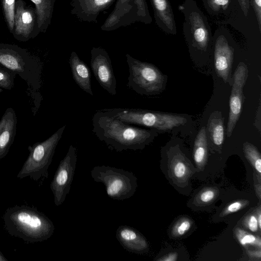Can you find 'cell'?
Wrapping results in <instances>:
<instances>
[{"mask_svg":"<svg viewBox=\"0 0 261 261\" xmlns=\"http://www.w3.org/2000/svg\"><path fill=\"white\" fill-rule=\"evenodd\" d=\"M248 75V70L244 63H240L233 74V82L229 98V118L226 128L230 137L240 117L243 101V87Z\"/></svg>","mask_w":261,"mask_h":261,"instance_id":"obj_11","label":"cell"},{"mask_svg":"<svg viewBox=\"0 0 261 261\" xmlns=\"http://www.w3.org/2000/svg\"><path fill=\"white\" fill-rule=\"evenodd\" d=\"M177 254L176 252H172L157 259L158 260L162 261H175L177 260Z\"/></svg>","mask_w":261,"mask_h":261,"instance_id":"obj_35","label":"cell"},{"mask_svg":"<svg viewBox=\"0 0 261 261\" xmlns=\"http://www.w3.org/2000/svg\"><path fill=\"white\" fill-rule=\"evenodd\" d=\"M156 24L167 33L175 34V23L172 8L168 0H150Z\"/></svg>","mask_w":261,"mask_h":261,"instance_id":"obj_17","label":"cell"},{"mask_svg":"<svg viewBox=\"0 0 261 261\" xmlns=\"http://www.w3.org/2000/svg\"><path fill=\"white\" fill-rule=\"evenodd\" d=\"M193 40L200 48L206 49L209 42L207 27L200 14L192 12L188 17Z\"/></svg>","mask_w":261,"mask_h":261,"instance_id":"obj_20","label":"cell"},{"mask_svg":"<svg viewBox=\"0 0 261 261\" xmlns=\"http://www.w3.org/2000/svg\"><path fill=\"white\" fill-rule=\"evenodd\" d=\"M256 217H257V219L259 228V229H260V227H261V214H260V207H259L258 211L257 212Z\"/></svg>","mask_w":261,"mask_h":261,"instance_id":"obj_37","label":"cell"},{"mask_svg":"<svg viewBox=\"0 0 261 261\" xmlns=\"http://www.w3.org/2000/svg\"><path fill=\"white\" fill-rule=\"evenodd\" d=\"M233 60V49L229 45L225 37H219L215 47V68L218 76L225 83L229 82Z\"/></svg>","mask_w":261,"mask_h":261,"instance_id":"obj_14","label":"cell"},{"mask_svg":"<svg viewBox=\"0 0 261 261\" xmlns=\"http://www.w3.org/2000/svg\"><path fill=\"white\" fill-rule=\"evenodd\" d=\"M35 6L36 28L35 37L45 33L51 23L56 0H30Z\"/></svg>","mask_w":261,"mask_h":261,"instance_id":"obj_19","label":"cell"},{"mask_svg":"<svg viewBox=\"0 0 261 261\" xmlns=\"http://www.w3.org/2000/svg\"><path fill=\"white\" fill-rule=\"evenodd\" d=\"M0 65L18 74L32 92L41 88L42 63L27 49L15 44L0 43Z\"/></svg>","mask_w":261,"mask_h":261,"instance_id":"obj_3","label":"cell"},{"mask_svg":"<svg viewBox=\"0 0 261 261\" xmlns=\"http://www.w3.org/2000/svg\"><path fill=\"white\" fill-rule=\"evenodd\" d=\"M106 110L122 121L154 129L158 133L170 132L185 125L187 122L185 117L171 113L133 108Z\"/></svg>","mask_w":261,"mask_h":261,"instance_id":"obj_5","label":"cell"},{"mask_svg":"<svg viewBox=\"0 0 261 261\" xmlns=\"http://www.w3.org/2000/svg\"><path fill=\"white\" fill-rule=\"evenodd\" d=\"M224 118L221 113L215 112L210 116L207 123L210 138L214 144L221 146L224 139Z\"/></svg>","mask_w":261,"mask_h":261,"instance_id":"obj_21","label":"cell"},{"mask_svg":"<svg viewBox=\"0 0 261 261\" xmlns=\"http://www.w3.org/2000/svg\"><path fill=\"white\" fill-rule=\"evenodd\" d=\"M69 63L74 81L81 89L91 96L93 93L91 83V72L89 67L75 51L70 56Z\"/></svg>","mask_w":261,"mask_h":261,"instance_id":"obj_18","label":"cell"},{"mask_svg":"<svg viewBox=\"0 0 261 261\" xmlns=\"http://www.w3.org/2000/svg\"><path fill=\"white\" fill-rule=\"evenodd\" d=\"M90 65L95 77L102 88L111 95H116V80L107 51L100 47H92Z\"/></svg>","mask_w":261,"mask_h":261,"instance_id":"obj_10","label":"cell"},{"mask_svg":"<svg viewBox=\"0 0 261 261\" xmlns=\"http://www.w3.org/2000/svg\"><path fill=\"white\" fill-rule=\"evenodd\" d=\"M2 219L6 232L26 243L46 241L53 236L55 229L51 220L33 206L23 204L9 207Z\"/></svg>","mask_w":261,"mask_h":261,"instance_id":"obj_2","label":"cell"},{"mask_svg":"<svg viewBox=\"0 0 261 261\" xmlns=\"http://www.w3.org/2000/svg\"><path fill=\"white\" fill-rule=\"evenodd\" d=\"M16 0H2V10L7 27L12 33L14 29Z\"/></svg>","mask_w":261,"mask_h":261,"instance_id":"obj_25","label":"cell"},{"mask_svg":"<svg viewBox=\"0 0 261 261\" xmlns=\"http://www.w3.org/2000/svg\"><path fill=\"white\" fill-rule=\"evenodd\" d=\"M92 125V131L98 139L118 152L142 150L158 134L154 129L137 127L122 121L106 110L95 113Z\"/></svg>","mask_w":261,"mask_h":261,"instance_id":"obj_1","label":"cell"},{"mask_svg":"<svg viewBox=\"0 0 261 261\" xmlns=\"http://www.w3.org/2000/svg\"><path fill=\"white\" fill-rule=\"evenodd\" d=\"M248 204V201L247 200H238L234 201L228 204L223 211L222 213V216H226L237 212L246 206Z\"/></svg>","mask_w":261,"mask_h":261,"instance_id":"obj_29","label":"cell"},{"mask_svg":"<svg viewBox=\"0 0 261 261\" xmlns=\"http://www.w3.org/2000/svg\"><path fill=\"white\" fill-rule=\"evenodd\" d=\"M192 226V221L187 218H182L177 221L172 228V234L180 237L189 230Z\"/></svg>","mask_w":261,"mask_h":261,"instance_id":"obj_28","label":"cell"},{"mask_svg":"<svg viewBox=\"0 0 261 261\" xmlns=\"http://www.w3.org/2000/svg\"><path fill=\"white\" fill-rule=\"evenodd\" d=\"M93 180L102 183L108 196L114 200H124L136 191L137 178L128 171L109 166H96L91 171Z\"/></svg>","mask_w":261,"mask_h":261,"instance_id":"obj_7","label":"cell"},{"mask_svg":"<svg viewBox=\"0 0 261 261\" xmlns=\"http://www.w3.org/2000/svg\"><path fill=\"white\" fill-rule=\"evenodd\" d=\"M0 261H8V259L2 254L0 251Z\"/></svg>","mask_w":261,"mask_h":261,"instance_id":"obj_38","label":"cell"},{"mask_svg":"<svg viewBox=\"0 0 261 261\" xmlns=\"http://www.w3.org/2000/svg\"><path fill=\"white\" fill-rule=\"evenodd\" d=\"M247 253L250 257L260 259L261 252L260 249L258 250H247Z\"/></svg>","mask_w":261,"mask_h":261,"instance_id":"obj_36","label":"cell"},{"mask_svg":"<svg viewBox=\"0 0 261 261\" xmlns=\"http://www.w3.org/2000/svg\"><path fill=\"white\" fill-rule=\"evenodd\" d=\"M243 224L245 227L252 232H257L259 229L257 217L254 214L247 216L243 221Z\"/></svg>","mask_w":261,"mask_h":261,"instance_id":"obj_30","label":"cell"},{"mask_svg":"<svg viewBox=\"0 0 261 261\" xmlns=\"http://www.w3.org/2000/svg\"><path fill=\"white\" fill-rule=\"evenodd\" d=\"M76 161V149L71 145L65 157L60 161L50 183V188L54 195L56 206L61 205L69 193Z\"/></svg>","mask_w":261,"mask_h":261,"instance_id":"obj_9","label":"cell"},{"mask_svg":"<svg viewBox=\"0 0 261 261\" xmlns=\"http://www.w3.org/2000/svg\"><path fill=\"white\" fill-rule=\"evenodd\" d=\"M234 233L236 238L242 246L252 245L260 248L261 240L259 236H255L239 227L235 229Z\"/></svg>","mask_w":261,"mask_h":261,"instance_id":"obj_24","label":"cell"},{"mask_svg":"<svg viewBox=\"0 0 261 261\" xmlns=\"http://www.w3.org/2000/svg\"><path fill=\"white\" fill-rule=\"evenodd\" d=\"M245 16H247L249 10L250 0H238Z\"/></svg>","mask_w":261,"mask_h":261,"instance_id":"obj_34","label":"cell"},{"mask_svg":"<svg viewBox=\"0 0 261 261\" xmlns=\"http://www.w3.org/2000/svg\"><path fill=\"white\" fill-rule=\"evenodd\" d=\"M208 6L214 11L221 8L225 10L229 4V0H207Z\"/></svg>","mask_w":261,"mask_h":261,"instance_id":"obj_32","label":"cell"},{"mask_svg":"<svg viewBox=\"0 0 261 261\" xmlns=\"http://www.w3.org/2000/svg\"><path fill=\"white\" fill-rule=\"evenodd\" d=\"M115 0H71V13L83 22H97L100 13L108 9Z\"/></svg>","mask_w":261,"mask_h":261,"instance_id":"obj_13","label":"cell"},{"mask_svg":"<svg viewBox=\"0 0 261 261\" xmlns=\"http://www.w3.org/2000/svg\"><path fill=\"white\" fill-rule=\"evenodd\" d=\"M3 89L0 88V93H1V92H3Z\"/></svg>","mask_w":261,"mask_h":261,"instance_id":"obj_39","label":"cell"},{"mask_svg":"<svg viewBox=\"0 0 261 261\" xmlns=\"http://www.w3.org/2000/svg\"><path fill=\"white\" fill-rule=\"evenodd\" d=\"M17 116L12 108H8L0 120V160L8 153L16 133Z\"/></svg>","mask_w":261,"mask_h":261,"instance_id":"obj_16","label":"cell"},{"mask_svg":"<svg viewBox=\"0 0 261 261\" xmlns=\"http://www.w3.org/2000/svg\"><path fill=\"white\" fill-rule=\"evenodd\" d=\"M245 155L252 166L258 173H261V156L257 149L250 143L246 142L243 145Z\"/></svg>","mask_w":261,"mask_h":261,"instance_id":"obj_23","label":"cell"},{"mask_svg":"<svg viewBox=\"0 0 261 261\" xmlns=\"http://www.w3.org/2000/svg\"><path fill=\"white\" fill-rule=\"evenodd\" d=\"M65 126L59 128L46 140L28 147L29 154L17 175L18 178L29 177L40 185L48 178L49 167Z\"/></svg>","mask_w":261,"mask_h":261,"instance_id":"obj_4","label":"cell"},{"mask_svg":"<svg viewBox=\"0 0 261 261\" xmlns=\"http://www.w3.org/2000/svg\"><path fill=\"white\" fill-rule=\"evenodd\" d=\"M129 76L127 86L137 93L147 96L162 92L167 77L154 65L141 61L126 54Z\"/></svg>","mask_w":261,"mask_h":261,"instance_id":"obj_6","label":"cell"},{"mask_svg":"<svg viewBox=\"0 0 261 261\" xmlns=\"http://www.w3.org/2000/svg\"><path fill=\"white\" fill-rule=\"evenodd\" d=\"M17 74L3 67H0V88L12 89L14 85V79Z\"/></svg>","mask_w":261,"mask_h":261,"instance_id":"obj_26","label":"cell"},{"mask_svg":"<svg viewBox=\"0 0 261 261\" xmlns=\"http://www.w3.org/2000/svg\"><path fill=\"white\" fill-rule=\"evenodd\" d=\"M255 11L259 27V31L261 32V0H250Z\"/></svg>","mask_w":261,"mask_h":261,"instance_id":"obj_33","label":"cell"},{"mask_svg":"<svg viewBox=\"0 0 261 261\" xmlns=\"http://www.w3.org/2000/svg\"><path fill=\"white\" fill-rule=\"evenodd\" d=\"M116 238L123 248L129 252L143 254L148 250V243L145 237L134 227L119 226L116 231Z\"/></svg>","mask_w":261,"mask_h":261,"instance_id":"obj_15","label":"cell"},{"mask_svg":"<svg viewBox=\"0 0 261 261\" xmlns=\"http://www.w3.org/2000/svg\"><path fill=\"white\" fill-rule=\"evenodd\" d=\"M172 168L173 174L176 178L183 179L187 177L188 168L184 161L180 159V156L176 157L173 160Z\"/></svg>","mask_w":261,"mask_h":261,"instance_id":"obj_27","label":"cell"},{"mask_svg":"<svg viewBox=\"0 0 261 261\" xmlns=\"http://www.w3.org/2000/svg\"><path fill=\"white\" fill-rule=\"evenodd\" d=\"M194 160L199 168L203 167L207 156V142L206 128L202 127L197 134L194 145Z\"/></svg>","mask_w":261,"mask_h":261,"instance_id":"obj_22","label":"cell"},{"mask_svg":"<svg viewBox=\"0 0 261 261\" xmlns=\"http://www.w3.org/2000/svg\"><path fill=\"white\" fill-rule=\"evenodd\" d=\"M36 21L35 8L28 6L23 0H17L14 29L12 33L15 39L19 41L25 42L35 38Z\"/></svg>","mask_w":261,"mask_h":261,"instance_id":"obj_12","label":"cell"},{"mask_svg":"<svg viewBox=\"0 0 261 261\" xmlns=\"http://www.w3.org/2000/svg\"><path fill=\"white\" fill-rule=\"evenodd\" d=\"M151 21L145 0H117L100 29L111 31L136 22L148 24Z\"/></svg>","mask_w":261,"mask_h":261,"instance_id":"obj_8","label":"cell"},{"mask_svg":"<svg viewBox=\"0 0 261 261\" xmlns=\"http://www.w3.org/2000/svg\"><path fill=\"white\" fill-rule=\"evenodd\" d=\"M216 190L213 188L203 189L198 195V199L203 203H207L214 200L217 194Z\"/></svg>","mask_w":261,"mask_h":261,"instance_id":"obj_31","label":"cell"}]
</instances>
